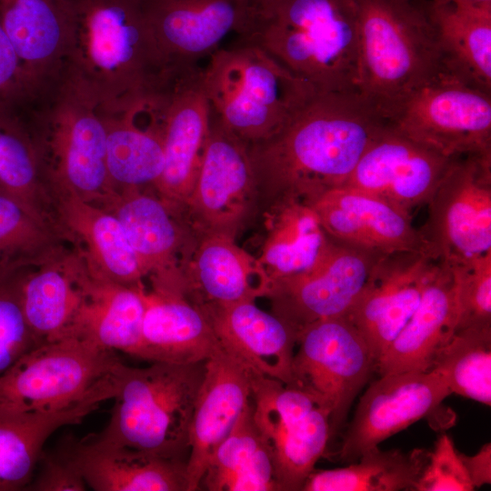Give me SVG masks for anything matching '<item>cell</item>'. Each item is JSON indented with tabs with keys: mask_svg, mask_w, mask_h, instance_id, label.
Segmentation results:
<instances>
[{
	"mask_svg": "<svg viewBox=\"0 0 491 491\" xmlns=\"http://www.w3.org/2000/svg\"><path fill=\"white\" fill-rule=\"evenodd\" d=\"M390 121L360 92H316L274 135L248 145L257 209L310 204L342 185Z\"/></svg>",
	"mask_w": 491,
	"mask_h": 491,
	"instance_id": "cell-1",
	"label": "cell"
},
{
	"mask_svg": "<svg viewBox=\"0 0 491 491\" xmlns=\"http://www.w3.org/2000/svg\"><path fill=\"white\" fill-rule=\"evenodd\" d=\"M175 71L154 36L144 0H75L62 76L104 111L124 109L159 91Z\"/></svg>",
	"mask_w": 491,
	"mask_h": 491,
	"instance_id": "cell-2",
	"label": "cell"
},
{
	"mask_svg": "<svg viewBox=\"0 0 491 491\" xmlns=\"http://www.w3.org/2000/svg\"><path fill=\"white\" fill-rule=\"evenodd\" d=\"M240 41L258 45L317 92L358 91L354 0H287L256 13Z\"/></svg>",
	"mask_w": 491,
	"mask_h": 491,
	"instance_id": "cell-3",
	"label": "cell"
},
{
	"mask_svg": "<svg viewBox=\"0 0 491 491\" xmlns=\"http://www.w3.org/2000/svg\"><path fill=\"white\" fill-rule=\"evenodd\" d=\"M358 22L357 90L391 122L443 71L428 0H354Z\"/></svg>",
	"mask_w": 491,
	"mask_h": 491,
	"instance_id": "cell-4",
	"label": "cell"
},
{
	"mask_svg": "<svg viewBox=\"0 0 491 491\" xmlns=\"http://www.w3.org/2000/svg\"><path fill=\"white\" fill-rule=\"evenodd\" d=\"M205 361L151 362L115 371V404L105 427L94 437L155 456L184 460Z\"/></svg>",
	"mask_w": 491,
	"mask_h": 491,
	"instance_id": "cell-5",
	"label": "cell"
},
{
	"mask_svg": "<svg viewBox=\"0 0 491 491\" xmlns=\"http://www.w3.org/2000/svg\"><path fill=\"white\" fill-rule=\"evenodd\" d=\"M211 112L247 145L269 138L317 92L258 45L221 47L202 69Z\"/></svg>",
	"mask_w": 491,
	"mask_h": 491,
	"instance_id": "cell-6",
	"label": "cell"
},
{
	"mask_svg": "<svg viewBox=\"0 0 491 491\" xmlns=\"http://www.w3.org/2000/svg\"><path fill=\"white\" fill-rule=\"evenodd\" d=\"M34 130L49 181L99 205L113 192L106 167V126L98 102L65 76Z\"/></svg>",
	"mask_w": 491,
	"mask_h": 491,
	"instance_id": "cell-7",
	"label": "cell"
},
{
	"mask_svg": "<svg viewBox=\"0 0 491 491\" xmlns=\"http://www.w3.org/2000/svg\"><path fill=\"white\" fill-rule=\"evenodd\" d=\"M115 351L75 337L42 343L0 376V412H51L83 399L120 363Z\"/></svg>",
	"mask_w": 491,
	"mask_h": 491,
	"instance_id": "cell-8",
	"label": "cell"
},
{
	"mask_svg": "<svg viewBox=\"0 0 491 491\" xmlns=\"http://www.w3.org/2000/svg\"><path fill=\"white\" fill-rule=\"evenodd\" d=\"M418 228L424 254L457 265L491 250V153L454 159Z\"/></svg>",
	"mask_w": 491,
	"mask_h": 491,
	"instance_id": "cell-9",
	"label": "cell"
},
{
	"mask_svg": "<svg viewBox=\"0 0 491 491\" xmlns=\"http://www.w3.org/2000/svg\"><path fill=\"white\" fill-rule=\"evenodd\" d=\"M448 157L491 153V94L442 71L418 88L390 122Z\"/></svg>",
	"mask_w": 491,
	"mask_h": 491,
	"instance_id": "cell-10",
	"label": "cell"
},
{
	"mask_svg": "<svg viewBox=\"0 0 491 491\" xmlns=\"http://www.w3.org/2000/svg\"><path fill=\"white\" fill-rule=\"evenodd\" d=\"M294 386L329 412L330 434L344 426L348 411L376 361L357 328L344 316L309 325L298 335Z\"/></svg>",
	"mask_w": 491,
	"mask_h": 491,
	"instance_id": "cell-11",
	"label": "cell"
},
{
	"mask_svg": "<svg viewBox=\"0 0 491 491\" xmlns=\"http://www.w3.org/2000/svg\"><path fill=\"white\" fill-rule=\"evenodd\" d=\"M258 211L248 145L229 132L211 112L200 169L180 214L196 238H235Z\"/></svg>",
	"mask_w": 491,
	"mask_h": 491,
	"instance_id": "cell-12",
	"label": "cell"
},
{
	"mask_svg": "<svg viewBox=\"0 0 491 491\" xmlns=\"http://www.w3.org/2000/svg\"><path fill=\"white\" fill-rule=\"evenodd\" d=\"M254 418L273 452L277 491H299L331 437L329 412L306 391L259 376Z\"/></svg>",
	"mask_w": 491,
	"mask_h": 491,
	"instance_id": "cell-13",
	"label": "cell"
},
{
	"mask_svg": "<svg viewBox=\"0 0 491 491\" xmlns=\"http://www.w3.org/2000/svg\"><path fill=\"white\" fill-rule=\"evenodd\" d=\"M385 255L330 237L306 272L271 283V312L296 335L316 322L346 315L377 260Z\"/></svg>",
	"mask_w": 491,
	"mask_h": 491,
	"instance_id": "cell-14",
	"label": "cell"
},
{
	"mask_svg": "<svg viewBox=\"0 0 491 491\" xmlns=\"http://www.w3.org/2000/svg\"><path fill=\"white\" fill-rule=\"evenodd\" d=\"M122 225L152 287L184 292V273L197 238L182 215L153 189L115 190L97 205Z\"/></svg>",
	"mask_w": 491,
	"mask_h": 491,
	"instance_id": "cell-15",
	"label": "cell"
},
{
	"mask_svg": "<svg viewBox=\"0 0 491 491\" xmlns=\"http://www.w3.org/2000/svg\"><path fill=\"white\" fill-rule=\"evenodd\" d=\"M455 158L412 140L389 124L371 141L342 185L375 195L411 216L426 205Z\"/></svg>",
	"mask_w": 491,
	"mask_h": 491,
	"instance_id": "cell-16",
	"label": "cell"
},
{
	"mask_svg": "<svg viewBox=\"0 0 491 491\" xmlns=\"http://www.w3.org/2000/svg\"><path fill=\"white\" fill-rule=\"evenodd\" d=\"M451 395L434 371L380 376L359 399L345 434L340 459L356 461L393 435L429 416Z\"/></svg>",
	"mask_w": 491,
	"mask_h": 491,
	"instance_id": "cell-17",
	"label": "cell"
},
{
	"mask_svg": "<svg viewBox=\"0 0 491 491\" xmlns=\"http://www.w3.org/2000/svg\"><path fill=\"white\" fill-rule=\"evenodd\" d=\"M158 46L174 68L198 66L232 34H248L255 8L251 0H144Z\"/></svg>",
	"mask_w": 491,
	"mask_h": 491,
	"instance_id": "cell-18",
	"label": "cell"
},
{
	"mask_svg": "<svg viewBox=\"0 0 491 491\" xmlns=\"http://www.w3.org/2000/svg\"><path fill=\"white\" fill-rule=\"evenodd\" d=\"M165 94L164 166L153 189L180 212L195 183L210 126L202 68L176 70Z\"/></svg>",
	"mask_w": 491,
	"mask_h": 491,
	"instance_id": "cell-19",
	"label": "cell"
},
{
	"mask_svg": "<svg viewBox=\"0 0 491 491\" xmlns=\"http://www.w3.org/2000/svg\"><path fill=\"white\" fill-rule=\"evenodd\" d=\"M437 261L416 252L381 256L345 316L361 333L376 361L416 309Z\"/></svg>",
	"mask_w": 491,
	"mask_h": 491,
	"instance_id": "cell-20",
	"label": "cell"
},
{
	"mask_svg": "<svg viewBox=\"0 0 491 491\" xmlns=\"http://www.w3.org/2000/svg\"><path fill=\"white\" fill-rule=\"evenodd\" d=\"M254 374L220 344L205 361L188 436L187 491L200 488L211 455L251 402Z\"/></svg>",
	"mask_w": 491,
	"mask_h": 491,
	"instance_id": "cell-21",
	"label": "cell"
},
{
	"mask_svg": "<svg viewBox=\"0 0 491 491\" xmlns=\"http://www.w3.org/2000/svg\"><path fill=\"white\" fill-rule=\"evenodd\" d=\"M308 205L333 239L380 255L424 254L420 233L411 216L375 195L340 185Z\"/></svg>",
	"mask_w": 491,
	"mask_h": 491,
	"instance_id": "cell-22",
	"label": "cell"
},
{
	"mask_svg": "<svg viewBox=\"0 0 491 491\" xmlns=\"http://www.w3.org/2000/svg\"><path fill=\"white\" fill-rule=\"evenodd\" d=\"M74 13L75 0H0V25L34 96L63 75Z\"/></svg>",
	"mask_w": 491,
	"mask_h": 491,
	"instance_id": "cell-23",
	"label": "cell"
},
{
	"mask_svg": "<svg viewBox=\"0 0 491 491\" xmlns=\"http://www.w3.org/2000/svg\"><path fill=\"white\" fill-rule=\"evenodd\" d=\"M165 87L105 112L106 167L114 191L153 187L164 166Z\"/></svg>",
	"mask_w": 491,
	"mask_h": 491,
	"instance_id": "cell-24",
	"label": "cell"
},
{
	"mask_svg": "<svg viewBox=\"0 0 491 491\" xmlns=\"http://www.w3.org/2000/svg\"><path fill=\"white\" fill-rule=\"evenodd\" d=\"M206 316L219 344L255 373L293 386L296 333L256 301L197 305Z\"/></svg>",
	"mask_w": 491,
	"mask_h": 491,
	"instance_id": "cell-25",
	"label": "cell"
},
{
	"mask_svg": "<svg viewBox=\"0 0 491 491\" xmlns=\"http://www.w3.org/2000/svg\"><path fill=\"white\" fill-rule=\"evenodd\" d=\"M75 250L83 299L68 337L135 356L141 342L145 287L102 276Z\"/></svg>",
	"mask_w": 491,
	"mask_h": 491,
	"instance_id": "cell-26",
	"label": "cell"
},
{
	"mask_svg": "<svg viewBox=\"0 0 491 491\" xmlns=\"http://www.w3.org/2000/svg\"><path fill=\"white\" fill-rule=\"evenodd\" d=\"M49 183L60 228L92 268L115 283L145 286V276L118 219L68 188Z\"/></svg>",
	"mask_w": 491,
	"mask_h": 491,
	"instance_id": "cell-27",
	"label": "cell"
},
{
	"mask_svg": "<svg viewBox=\"0 0 491 491\" xmlns=\"http://www.w3.org/2000/svg\"><path fill=\"white\" fill-rule=\"evenodd\" d=\"M457 319L455 268L437 261L416 309L378 357L376 371L383 376L430 370L436 356L455 333Z\"/></svg>",
	"mask_w": 491,
	"mask_h": 491,
	"instance_id": "cell-28",
	"label": "cell"
},
{
	"mask_svg": "<svg viewBox=\"0 0 491 491\" xmlns=\"http://www.w3.org/2000/svg\"><path fill=\"white\" fill-rule=\"evenodd\" d=\"M61 450L95 491H187L186 462L148 455L88 436Z\"/></svg>",
	"mask_w": 491,
	"mask_h": 491,
	"instance_id": "cell-29",
	"label": "cell"
},
{
	"mask_svg": "<svg viewBox=\"0 0 491 491\" xmlns=\"http://www.w3.org/2000/svg\"><path fill=\"white\" fill-rule=\"evenodd\" d=\"M141 342L135 357L149 362L205 361L219 342L203 310L180 291L145 290Z\"/></svg>",
	"mask_w": 491,
	"mask_h": 491,
	"instance_id": "cell-30",
	"label": "cell"
},
{
	"mask_svg": "<svg viewBox=\"0 0 491 491\" xmlns=\"http://www.w3.org/2000/svg\"><path fill=\"white\" fill-rule=\"evenodd\" d=\"M270 279L258 259L235 238H197L184 273L185 295L196 305H227L266 297Z\"/></svg>",
	"mask_w": 491,
	"mask_h": 491,
	"instance_id": "cell-31",
	"label": "cell"
},
{
	"mask_svg": "<svg viewBox=\"0 0 491 491\" xmlns=\"http://www.w3.org/2000/svg\"><path fill=\"white\" fill-rule=\"evenodd\" d=\"M114 376L100 381L83 399L60 410L26 414L0 412V491L26 489L43 446L57 429L81 422L113 399Z\"/></svg>",
	"mask_w": 491,
	"mask_h": 491,
	"instance_id": "cell-32",
	"label": "cell"
},
{
	"mask_svg": "<svg viewBox=\"0 0 491 491\" xmlns=\"http://www.w3.org/2000/svg\"><path fill=\"white\" fill-rule=\"evenodd\" d=\"M17 287L37 344L67 338L83 299L74 251L41 266L20 267Z\"/></svg>",
	"mask_w": 491,
	"mask_h": 491,
	"instance_id": "cell-33",
	"label": "cell"
},
{
	"mask_svg": "<svg viewBox=\"0 0 491 491\" xmlns=\"http://www.w3.org/2000/svg\"><path fill=\"white\" fill-rule=\"evenodd\" d=\"M443 71L491 94V10L428 0Z\"/></svg>",
	"mask_w": 491,
	"mask_h": 491,
	"instance_id": "cell-34",
	"label": "cell"
},
{
	"mask_svg": "<svg viewBox=\"0 0 491 491\" xmlns=\"http://www.w3.org/2000/svg\"><path fill=\"white\" fill-rule=\"evenodd\" d=\"M277 491L272 447L258 427L252 400L211 455L200 488Z\"/></svg>",
	"mask_w": 491,
	"mask_h": 491,
	"instance_id": "cell-35",
	"label": "cell"
},
{
	"mask_svg": "<svg viewBox=\"0 0 491 491\" xmlns=\"http://www.w3.org/2000/svg\"><path fill=\"white\" fill-rule=\"evenodd\" d=\"M264 215L266 235L257 259L270 285L312 267L330 240L313 207L292 201L272 206Z\"/></svg>",
	"mask_w": 491,
	"mask_h": 491,
	"instance_id": "cell-36",
	"label": "cell"
},
{
	"mask_svg": "<svg viewBox=\"0 0 491 491\" xmlns=\"http://www.w3.org/2000/svg\"><path fill=\"white\" fill-rule=\"evenodd\" d=\"M0 190L64 235L37 138L13 111H0Z\"/></svg>",
	"mask_w": 491,
	"mask_h": 491,
	"instance_id": "cell-37",
	"label": "cell"
},
{
	"mask_svg": "<svg viewBox=\"0 0 491 491\" xmlns=\"http://www.w3.org/2000/svg\"><path fill=\"white\" fill-rule=\"evenodd\" d=\"M429 451L408 452L373 448L347 466L316 470L306 478L303 491H401L415 490Z\"/></svg>",
	"mask_w": 491,
	"mask_h": 491,
	"instance_id": "cell-38",
	"label": "cell"
},
{
	"mask_svg": "<svg viewBox=\"0 0 491 491\" xmlns=\"http://www.w3.org/2000/svg\"><path fill=\"white\" fill-rule=\"evenodd\" d=\"M431 371L451 394L491 406V326L455 331L436 356Z\"/></svg>",
	"mask_w": 491,
	"mask_h": 491,
	"instance_id": "cell-39",
	"label": "cell"
},
{
	"mask_svg": "<svg viewBox=\"0 0 491 491\" xmlns=\"http://www.w3.org/2000/svg\"><path fill=\"white\" fill-rule=\"evenodd\" d=\"M66 239L13 195L0 190V265L34 266L65 255Z\"/></svg>",
	"mask_w": 491,
	"mask_h": 491,
	"instance_id": "cell-40",
	"label": "cell"
},
{
	"mask_svg": "<svg viewBox=\"0 0 491 491\" xmlns=\"http://www.w3.org/2000/svg\"><path fill=\"white\" fill-rule=\"evenodd\" d=\"M20 267L0 266V376L38 346L21 308L17 287Z\"/></svg>",
	"mask_w": 491,
	"mask_h": 491,
	"instance_id": "cell-41",
	"label": "cell"
},
{
	"mask_svg": "<svg viewBox=\"0 0 491 491\" xmlns=\"http://www.w3.org/2000/svg\"><path fill=\"white\" fill-rule=\"evenodd\" d=\"M456 277V329L491 326V250L452 265Z\"/></svg>",
	"mask_w": 491,
	"mask_h": 491,
	"instance_id": "cell-42",
	"label": "cell"
},
{
	"mask_svg": "<svg viewBox=\"0 0 491 491\" xmlns=\"http://www.w3.org/2000/svg\"><path fill=\"white\" fill-rule=\"evenodd\" d=\"M475 487L456 449L446 434L436 440L429 451L427 463L415 486V491H472Z\"/></svg>",
	"mask_w": 491,
	"mask_h": 491,
	"instance_id": "cell-43",
	"label": "cell"
},
{
	"mask_svg": "<svg viewBox=\"0 0 491 491\" xmlns=\"http://www.w3.org/2000/svg\"><path fill=\"white\" fill-rule=\"evenodd\" d=\"M34 97L22 64L0 25V111H13Z\"/></svg>",
	"mask_w": 491,
	"mask_h": 491,
	"instance_id": "cell-44",
	"label": "cell"
},
{
	"mask_svg": "<svg viewBox=\"0 0 491 491\" xmlns=\"http://www.w3.org/2000/svg\"><path fill=\"white\" fill-rule=\"evenodd\" d=\"M43 466L26 490L34 491H84L87 486L72 461L60 449L57 454L44 455Z\"/></svg>",
	"mask_w": 491,
	"mask_h": 491,
	"instance_id": "cell-45",
	"label": "cell"
},
{
	"mask_svg": "<svg viewBox=\"0 0 491 491\" xmlns=\"http://www.w3.org/2000/svg\"><path fill=\"white\" fill-rule=\"evenodd\" d=\"M459 456L466 469L473 486L481 487L491 483V445L485 444L480 450L467 456L459 453Z\"/></svg>",
	"mask_w": 491,
	"mask_h": 491,
	"instance_id": "cell-46",
	"label": "cell"
},
{
	"mask_svg": "<svg viewBox=\"0 0 491 491\" xmlns=\"http://www.w3.org/2000/svg\"><path fill=\"white\" fill-rule=\"evenodd\" d=\"M287 0H251L256 13L270 10Z\"/></svg>",
	"mask_w": 491,
	"mask_h": 491,
	"instance_id": "cell-47",
	"label": "cell"
},
{
	"mask_svg": "<svg viewBox=\"0 0 491 491\" xmlns=\"http://www.w3.org/2000/svg\"><path fill=\"white\" fill-rule=\"evenodd\" d=\"M468 4L476 7L490 9L491 10V0H455Z\"/></svg>",
	"mask_w": 491,
	"mask_h": 491,
	"instance_id": "cell-48",
	"label": "cell"
}]
</instances>
